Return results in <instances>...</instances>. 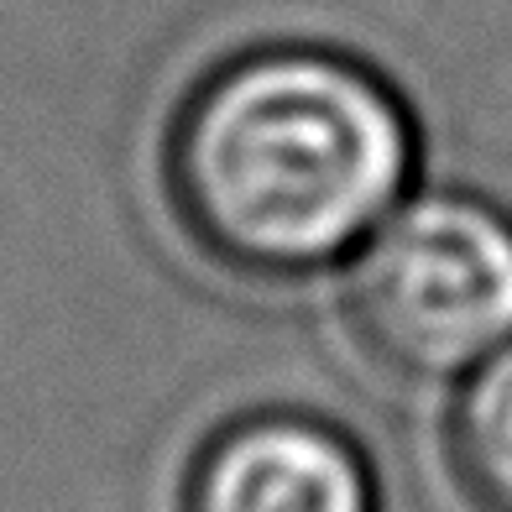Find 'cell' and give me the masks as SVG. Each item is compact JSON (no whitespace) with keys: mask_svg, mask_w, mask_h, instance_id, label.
<instances>
[{"mask_svg":"<svg viewBox=\"0 0 512 512\" xmlns=\"http://www.w3.org/2000/svg\"><path fill=\"white\" fill-rule=\"evenodd\" d=\"M455 471L486 512H512V340L476 366L450 424Z\"/></svg>","mask_w":512,"mask_h":512,"instance_id":"cell-4","label":"cell"},{"mask_svg":"<svg viewBox=\"0 0 512 512\" xmlns=\"http://www.w3.org/2000/svg\"><path fill=\"white\" fill-rule=\"evenodd\" d=\"M413 168L398 100L356 63L267 48L215 68L173 115L168 194L236 272L288 277L371 236Z\"/></svg>","mask_w":512,"mask_h":512,"instance_id":"cell-1","label":"cell"},{"mask_svg":"<svg viewBox=\"0 0 512 512\" xmlns=\"http://www.w3.org/2000/svg\"><path fill=\"white\" fill-rule=\"evenodd\" d=\"M345 309L403 377H460L512 340V230L471 199H413L371 225Z\"/></svg>","mask_w":512,"mask_h":512,"instance_id":"cell-2","label":"cell"},{"mask_svg":"<svg viewBox=\"0 0 512 512\" xmlns=\"http://www.w3.org/2000/svg\"><path fill=\"white\" fill-rule=\"evenodd\" d=\"M183 512H371V481L340 434L267 413L230 424L199 450Z\"/></svg>","mask_w":512,"mask_h":512,"instance_id":"cell-3","label":"cell"}]
</instances>
